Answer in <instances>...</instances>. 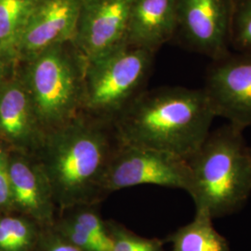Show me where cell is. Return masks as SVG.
I'll use <instances>...</instances> for the list:
<instances>
[{
  "label": "cell",
  "mask_w": 251,
  "mask_h": 251,
  "mask_svg": "<svg viewBox=\"0 0 251 251\" xmlns=\"http://www.w3.org/2000/svg\"><path fill=\"white\" fill-rule=\"evenodd\" d=\"M120 143L114 126L79 116L47 132L36 157L52 190L58 212L100 205L104 179Z\"/></svg>",
  "instance_id": "6da1fadb"
},
{
  "label": "cell",
  "mask_w": 251,
  "mask_h": 251,
  "mask_svg": "<svg viewBox=\"0 0 251 251\" xmlns=\"http://www.w3.org/2000/svg\"><path fill=\"white\" fill-rule=\"evenodd\" d=\"M231 50L251 51V0H234Z\"/></svg>",
  "instance_id": "ac0fdd59"
},
{
  "label": "cell",
  "mask_w": 251,
  "mask_h": 251,
  "mask_svg": "<svg viewBox=\"0 0 251 251\" xmlns=\"http://www.w3.org/2000/svg\"><path fill=\"white\" fill-rule=\"evenodd\" d=\"M213 218L202 208H197L195 219L169 234L165 242L171 251H230L229 243L216 231Z\"/></svg>",
  "instance_id": "5bb4252c"
},
{
  "label": "cell",
  "mask_w": 251,
  "mask_h": 251,
  "mask_svg": "<svg viewBox=\"0 0 251 251\" xmlns=\"http://www.w3.org/2000/svg\"><path fill=\"white\" fill-rule=\"evenodd\" d=\"M243 131L230 123L220 126L186 159L191 174L187 193L196 208L213 219L237 212L251 196V147Z\"/></svg>",
  "instance_id": "3957f363"
},
{
  "label": "cell",
  "mask_w": 251,
  "mask_h": 251,
  "mask_svg": "<svg viewBox=\"0 0 251 251\" xmlns=\"http://www.w3.org/2000/svg\"><path fill=\"white\" fill-rule=\"evenodd\" d=\"M216 117L242 129L251 126V51L231 50L211 61L203 87Z\"/></svg>",
  "instance_id": "ba28073f"
},
{
  "label": "cell",
  "mask_w": 251,
  "mask_h": 251,
  "mask_svg": "<svg viewBox=\"0 0 251 251\" xmlns=\"http://www.w3.org/2000/svg\"><path fill=\"white\" fill-rule=\"evenodd\" d=\"M215 117L203 88L169 87L140 93L113 126L121 144L187 159L205 141Z\"/></svg>",
  "instance_id": "7a4b0ae2"
},
{
  "label": "cell",
  "mask_w": 251,
  "mask_h": 251,
  "mask_svg": "<svg viewBox=\"0 0 251 251\" xmlns=\"http://www.w3.org/2000/svg\"><path fill=\"white\" fill-rule=\"evenodd\" d=\"M13 63H15L0 55V88L10 81L9 76L11 75V68Z\"/></svg>",
  "instance_id": "44dd1931"
},
{
  "label": "cell",
  "mask_w": 251,
  "mask_h": 251,
  "mask_svg": "<svg viewBox=\"0 0 251 251\" xmlns=\"http://www.w3.org/2000/svg\"><path fill=\"white\" fill-rule=\"evenodd\" d=\"M46 132L40 125L22 80H10L0 88V138L15 152L34 154Z\"/></svg>",
  "instance_id": "7c38bea8"
},
{
  "label": "cell",
  "mask_w": 251,
  "mask_h": 251,
  "mask_svg": "<svg viewBox=\"0 0 251 251\" xmlns=\"http://www.w3.org/2000/svg\"><path fill=\"white\" fill-rule=\"evenodd\" d=\"M176 0H134L126 44L155 52L177 32Z\"/></svg>",
  "instance_id": "4fadbf2b"
},
{
  "label": "cell",
  "mask_w": 251,
  "mask_h": 251,
  "mask_svg": "<svg viewBox=\"0 0 251 251\" xmlns=\"http://www.w3.org/2000/svg\"><path fill=\"white\" fill-rule=\"evenodd\" d=\"M191 174L187 160L149 148L120 144L104 179L106 195L121 189L152 184L188 192Z\"/></svg>",
  "instance_id": "8992f818"
},
{
  "label": "cell",
  "mask_w": 251,
  "mask_h": 251,
  "mask_svg": "<svg viewBox=\"0 0 251 251\" xmlns=\"http://www.w3.org/2000/svg\"><path fill=\"white\" fill-rule=\"evenodd\" d=\"M106 227L112 242L111 251H166L164 241L141 236L116 221H106Z\"/></svg>",
  "instance_id": "e0dca14e"
},
{
  "label": "cell",
  "mask_w": 251,
  "mask_h": 251,
  "mask_svg": "<svg viewBox=\"0 0 251 251\" xmlns=\"http://www.w3.org/2000/svg\"></svg>",
  "instance_id": "7402d4cb"
},
{
  "label": "cell",
  "mask_w": 251,
  "mask_h": 251,
  "mask_svg": "<svg viewBox=\"0 0 251 251\" xmlns=\"http://www.w3.org/2000/svg\"><path fill=\"white\" fill-rule=\"evenodd\" d=\"M154 52L124 44L86 63L82 109L91 115H118L142 93Z\"/></svg>",
  "instance_id": "5b68a950"
},
{
  "label": "cell",
  "mask_w": 251,
  "mask_h": 251,
  "mask_svg": "<svg viewBox=\"0 0 251 251\" xmlns=\"http://www.w3.org/2000/svg\"><path fill=\"white\" fill-rule=\"evenodd\" d=\"M25 63L22 81L46 133L79 116L86 63L73 42L51 47Z\"/></svg>",
  "instance_id": "277c9868"
},
{
  "label": "cell",
  "mask_w": 251,
  "mask_h": 251,
  "mask_svg": "<svg viewBox=\"0 0 251 251\" xmlns=\"http://www.w3.org/2000/svg\"><path fill=\"white\" fill-rule=\"evenodd\" d=\"M11 209L42 228L52 227L58 215L52 190L33 154L9 152Z\"/></svg>",
  "instance_id": "8fae6325"
},
{
  "label": "cell",
  "mask_w": 251,
  "mask_h": 251,
  "mask_svg": "<svg viewBox=\"0 0 251 251\" xmlns=\"http://www.w3.org/2000/svg\"><path fill=\"white\" fill-rule=\"evenodd\" d=\"M81 0H37L19 39L17 60L27 62L54 46L73 42Z\"/></svg>",
  "instance_id": "30bf717a"
},
{
  "label": "cell",
  "mask_w": 251,
  "mask_h": 251,
  "mask_svg": "<svg viewBox=\"0 0 251 251\" xmlns=\"http://www.w3.org/2000/svg\"><path fill=\"white\" fill-rule=\"evenodd\" d=\"M37 0H0V55L14 63L23 29Z\"/></svg>",
  "instance_id": "9a60e30c"
},
{
  "label": "cell",
  "mask_w": 251,
  "mask_h": 251,
  "mask_svg": "<svg viewBox=\"0 0 251 251\" xmlns=\"http://www.w3.org/2000/svg\"><path fill=\"white\" fill-rule=\"evenodd\" d=\"M44 228L25 216L0 217V251H34Z\"/></svg>",
  "instance_id": "2e32d148"
},
{
  "label": "cell",
  "mask_w": 251,
  "mask_h": 251,
  "mask_svg": "<svg viewBox=\"0 0 251 251\" xmlns=\"http://www.w3.org/2000/svg\"><path fill=\"white\" fill-rule=\"evenodd\" d=\"M177 33L192 51L211 61L231 50L234 0H176Z\"/></svg>",
  "instance_id": "52a82bcc"
},
{
  "label": "cell",
  "mask_w": 251,
  "mask_h": 251,
  "mask_svg": "<svg viewBox=\"0 0 251 251\" xmlns=\"http://www.w3.org/2000/svg\"><path fill=\"white\" fill-rule=\"evenodd\" d=\"M34 251H85L68 241L52 227L44 228Z\"/></svg>",
  "instance_id": "d6986e66"
},
{
  "label": "cell",
  "mask_w": 251,
  "mask_h": 251,
  "mask_svg": "<svg viewBox=\"0 0 251 251\" xmlns=\"http://www.w3.org/2000/svg\"><path fill=\"white\" fill-rule=\"evenodd\" d=\"M134 0H81L73 44L85 63L99 59L126 44Z\"/></svg>",
  "instance_id": "9c48e42d"
},
{
  "label": "cell",
  "mask_w": 251,
  "mask_h": 251,
  "mask_svg": "<svg viewBox=\"0 0 251 251\" xmlns=\"http://www.w3.org/2000/svg\"><path fill=\"white\" fill-rule=\"evenodd\" d=\"M11 209L9 152L0 145V210Z\"/></svg>",
  "instance_id": "ffe728a7"
}]
</instances>
